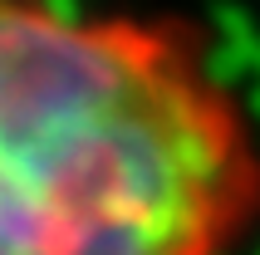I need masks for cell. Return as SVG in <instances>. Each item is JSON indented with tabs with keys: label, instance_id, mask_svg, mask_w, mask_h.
I'll use <instances>...</instances> for the list:
<instances>
[{
	"label": "cell",
	"instance_id": "1",
	"mask_svg": "<svg viewBox=\"0 0 260 255\" xmlns=\"http://www.w3.org/2000/svg\"><path fill=\"white\" fill-rule=\"evenodd\" d=\"M260 138L182 20L0 0V255H236Z\"/></svg>",
	"mask_w": 260,
	"mask_h": 255
}]
</instances>
